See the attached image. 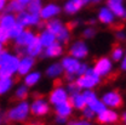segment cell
<instances>
[{
  "mask_svg": "<svg viewBox=\"0 0 126 125\" xmlns=\"http://www.w3.org/2000/svg\"><path fill=\"white\" fill-rule=\"evenodd\" d=\"M44 23H45L44 27L47 28L48 31L52 32L56 35L58 43H61L63 45L70 43V40H72V29L69 28L68 24H65V22L62 21L60 17L52 18L50 21L44 22Z\"/></svg>",
  "mask_w": 126,
  "mask_h": 125,
  "instance_id": "cell-3",
  "label": "cell"
},
{
  "mask_svg": "<svg viewBox=\"0 0 126 125\" xmlns=\"http://www.w3.org/2000/svg\"><path fill=\"white\" fill-rule=\"evenodd\" d=\"M44 75L50 80H58L62 77H64V72H63L62 64L60 61H52L48 63L44 71Z\"/></svg>",
  "mask_w": 126,
  "mask_h": 125,
  "instance_id": "cell-17",
  "label": "cell"
},
{
  "mask_svg": "<svg viewBox=\"0 0 126 125\" xmlns=\"http://www.w3.org/2000/svg\"><path fill=\"white\" fill-rule=\"evenodd\" d=\"M116 18L126 19V6L124 0H107L106 4Z\"/></svg>",
  "mask_w": 126,
  "mask_h": 125,
  "instance_id": "cell-20",
  "label": "cell"
},
{
  "mask_svg": "<svg viewBox=\"0 0 126 125\" xmlns=\"http://www.w3.org/2000/svg\"><path fill=\"white\" fill-rule=\"evenodd\" d=\"M6 5H7V1L0 0V14H2L4 11H6Z\"/></svg>",
  "mask_w": 126,
  "mask_h": 125,
  "instance_id": "cell-43",
  "label": "cell"
},
{
  "mask_svg": "<svg viewBox=\"0 0 126 125\" xmlns=\"http://www.w3.org/2000/svg\"><path fill=\"white\" fill-rule=\"evenodd\" d=\"M102 81V78L94 72L92 66H89L87 71L82 74L75 78V83L78 84L81 91L84 90H94Z\"/></svg>",
  "mask_w": 126,
  "mask_h": 125,
  "instance_id": "cell-4",
  "label": "cell"
},
{
  "mask_svg": "<svg viewBox=\"0 0 126 125\" xmlns=\"http://www.w3.org/2000/svg\"><path fill=\"white\" fill-rule=\"evenodd\" d=\"M92 0H65L62 5V12L67 16H75L87 5L91 4Z\"/></svg>",
  "mask_w": 126,
  "mask_h": 125,
  "instance_id": "cell-13",
  "label": "cell"
},
{
  "mask_svg": "<svg viewBox=\"0 0 126 125\" xmlns=\"http://www.w3.org/2000/svg\"><path fill=\"white\" fill-rule=\"evenodd\" d=\"M96 122L101 125H113L115 123H118V120L120 119L119 113L115 109L111 108H106L103 109L101 113L96 114Z\"/></svg>",
  "mask_w": 126,
  "mask_h": 125,
  "instance_id": "cell-15",
  "label": "cell"
},
{
  "mask_svg": "<svg viewBox=\"0 0 126 125\" xmlns=\"http://www.w3.org/2000/svg\"><path fill=\"white\" fill-rule=\"evenodd\" d=\"M36 36H38V34L35 33L33 28H24V31L14 40V44H15L16 49L22 52V50L24 47H27L31 43H33L36 39Z\"/></svg>",
  "mask_w": 126,
  "mask_h": 125,
  "instance_id": "cell-14",
  "label": "cell"
},
{
  "mask_svg": "<svg viewBox=\"0 0 126 125\" xmlns=\"http://www.w3.org/2000/svg\"><path fill=\"white\" fill-rule=\"evenodd\" d=\"M17 17V22L23 26L24 28H36L41 26V18L39 14H33L29 12L28 10H23L22 12H19L18 15H16Z\"/></svg>",
  "mask_w": 126,
  "mask_h": 125,
  "instance_id": "cell-10",
  "label": "cell"
},
{
  "mask_svg": "<svg viewBox=\"0 0 126 125\" xmlns=\"http://www.w3.org/2000/svg\"><path fill=\"white\" fill-rule=\"evenodd\" d=\"M23 31H24V27H23V26H21V24L17 22L15 26H14V27H12V28L9 31V36H10V40H12V41H14V40H15L16 38H17V36H18V35H19V34H21Z\"/></svg>",
  "mask_w": 126,
  "mask_h": 125,
  "instance_id": "cell-34",
  "label": "cell"
},
{
  "mask_svg": "<svg viewBox=\"0 0 126 125\" xmlns=\"http://www.w3.org/2000/svg\"><path fill=\"white\" fill-rule=\"evenodd\" d=\"M31 94V89L27 88L24 84H19L14 88V97L17 101H22V100H28Z\"/></svg>",
  "mask_w": 126,
  "mask_h": 125,
  "instance_id": "cell-28",
  "label": "cell"
},
{
  "mask_svg": "<svg viewBox=\"0 0 126 125\" xmlns=\"http://www.w3.org/2000/svg\"><path fill=\"white\" fill-rule=\"evenodd\" d=\"M29 103H31L32 115L35 118H45L52 110V106L50 105L47 97H44V96L34 97Z\"/></svg>",
  "mask_w": 126,
  "mask_h": 125,
  "instance_id": "cell-6",
  "label": "cell"
},
{
  "mask_svg": "<svg viewBox=\"0 0 126 125\" xmlns=\"http://www.w3.org/2000/svg\"><path fill=\"white\" fill-rule=\"evenodd\" d=\"M96 19H97V22H99L103 26H113L116 21V17L114 16V14L110 11L107 5H103L98 9Z\"/></svg>",
  "mask_w": 126,
  "mask_h": 125,
  "instance_id": "cell-19",
  "label": "cell"
},
{
  "mask_svg": "<svg viewBox=\"0 0 126 125\" xmlns=\"http://www.w3.org/2000/svg\"><path fill=\"white\" fill-rule=\"evenodd\" d=\"M15 88V78H0V97L10 94Z\"/></svg>",
  "mask_w": 126,
  "mask_h": 125,
  "instance_id": "cell-27",
  "label": "cell"
},
{
  "mask_svg": "<svg viewBox=\"0 0 126 125\" xmlns=\"http://www.w3.org/2000/svg\"><path fill=\"white\" fill-rule=\"evenodd\" d=\"M19 55L15 52H9L4 62L0 64V78H15L18 71Z\"/></svg>",
  "mask_w": 126,
  "mask_h": 125,
  "instance_id": "cell-5",
  "label": "cell"
},
{
  "mask_svg": "<svg viewBox=\"0 0 126 125\" xmlns=\"http://www.w3.org/2000/svg\"><path fill=\"white\" fill-rule=\"evenodd\" d=\"M99 98L107 108L116 109V108L121 107V105H123V96L116 90H108V91L103 92Z\"/></svg>",
  "mask_w": 126,
  "mask_h": 125,
  "instance_id": "cell-12",
  "label": "cell"
},
{
  "mask_svg": "<svg viewBox=\"0 0 126 125\" xmlns=\"http://www.w3.org/2000/svg\"><path fill=\"white\" fill-rule=\"evenodd\" d=\"M41 80H43V73L38 69H33L28 74L22 77V84H24L29 89H33L36 85H39Z\"/></svg>",
  "mask_w": 126,
  "mask_h": 125,
  "instance_id": "cell-21",
  "label": "cell"
},
{
  "mask_svg": "<svg viewBox=\"0 0 126 125\" xmlns=\"http://www.w3.org/2000/svg\"><path fill=\"white\" fill-rule=\"evenodd\" d=\"M65 125H94L91 120H86L82 118H77V119H69Z\"/></svg>",
  "mask_w": 126,
  "mask_h": 125,
  "instance_id": "cell-37",
  "label": "cell"
},
{
  "mask_svg": "<svg viewBox=\"0 0 126 125\" xmlns=\"http://www.w3.org/2000/svg\"><path fill=\"white\" fill-rule=\"evenodd\" d=\"M38 39H39V41L41 43V45L43 47H47L50 46V45H52L53 43H56L57 41V38H56V35L52 33V32H50L47 28H41V31L38 33Z\"/></svg>",
  "mask_w": 126,
  "mask_h": 125,
  "instance_id": "cell-25",
  "label": "cell"
},
{
  "mask_svg": "<svg viewBox=\"0 0 126 125\" xmlns=\"http://www.w3.org/2000/svg\"><path fill=\"white\" fill-rule=\"evenodd\" d=\"M5 1H9V0H5Z\"/></svg>",
  "mask_w": 126,
  "mask_h": 125,
  "instance_id": "cell-51",
  "label": "cell"
},
{
  "mask_svg": "<svg viewBox=\"0 0 126 125\" xmlns=\"http://www.w3.org/2000/svg\"><path fill=\"white\" fill-rule=\"evenodd\" d=\"M0 125H2V117L0 115Z\"/></svg>",
  "mask_w": 126,
  "mask_h": 125,
  "instance_id": "cell-50",
  "label": "cell"
},
{
  "mask_svg": "<svg viewBox=\"0 0 126 125\" xmlns=\"http://www.w3.org/2000/svg\"><path fill=\"white\" fill-rule=\"evenodd\" d=\"M9 52H10V51H9L7 49H5L4 51H1V52H0V64L4 62V60L6 58V56L9 55Z\"/></svg>",
  "mask_w": 126,
  "mask_h": 125,
  "instance_id": "cell-41",
  "label": "cell"
},
{
  "mask_svg": "<svg viewBox=\"0 0 126 125\" xmlns=\"http://www.w3.org/2000/svg\"><path fill=\"white\" fill-rule=\"evenodd\" d=\"M65 89H67V91H68V94L69 96L73 94H77V92H80L81 90H80V88L78 86V84L75 83V80H72V81H67V84H65Z\"/></svg>",
  "mask_w": 126,
  "mask_h": 125,
  "instance_id": "cell-36",
  "label": "cell"
},
{
  "mask_svg": "<svg viewBox=\"0 0 126 125\" xmlns=\"http://www.w3.org/2000/svg\"><path fill=\"white\" fill-rule=\"evenodd\" d=\"M16 1H18L24 9H27V6L29 5V2H31V0H16Z\"/></svg>",
  "mask_w": 126,
  "mask_h": 125,
  "instance_id": "cell-44",
  "label": "cell"
},
{
  "mask_svg": "<svg viewBox=\"0 0 126 125\" xmlns=\"http://www.w3.org/2000/svg\"><path fill=\"white\" fill-rule=\"evenodd\" d=\"M69 102H70L73 109L78 110V112H80L84 107H86V101H85V98H84L81 91H80V92H77V94L70 95V96H69Z\"/></svg>",
  "mask_w": 126,
  "mask_h": 125,
  "instance_id": "cell-26",
  "label": "cell"
},
{
  "mask_svg": "<svg viewBox=\"0 0 126 125\" xmlns=\"http://www.w3.org/2000/svg\"><path fill=\"white\" fill-rule=\"evenodd\" d=\"M80 114H81V118H82V119L91 120V122H92L94 118H96V113H94L91 108H89L87 106H86V107H84L82 109L80 110Z\"/></svg>",
  "mask_w": 126,
  "mask_h": 125,
  "instance_id": "cell-35",
  "label": "cell"
},
{
  "mask_svg": "<svg viewBox=\"0 0 126 125\" xmlns=\"http://www.w3.org/2000/svg\"><path fill=\"white\" fill-rule=\"evenodd\" d=\"M31 115V103L28 100L17 101L5 112V119L10 123H24Z\"/></svg>",
  "mask_w": 126,
  "mask_h": 125,
  "instance_id": "cell-2",
  "label": "cell"
},
{
  "mask_svg": "<svg viewBox=\"0 0 126 125\" xmlns=\"http://www.w3.org/2000/svg\"><path fill=\"white\" fill-rule=\"evenodd\" d=\"M23 10H26V9H24L18 1H16V0H9V1H7L6 11L12 12V14H15V15H18V14L22 12Z\"/></svg>",
  "mask_w": 126,
  "mask_h": 125,
  "instance_id": "cell-30",
  "label": "cell"
},
{
  "mask_svg": "<svg viewBox=\"0 0 126 125\" xmlns=\"http://www.w3.org/2000/svg\"><path fill=\"white\" fill-rule=\"evenodd\" d=\"M119 120H121L123 125H126V110L121 113V115H120V119H119Z\"/></svg>",
  "mask_w": 126,
  "mask_h": 125,
  "instance_id": "cell-45",
  "label": "cell"
},
{
  "mask_svg": "<svg viewBox=\"0 0 126 125\" xmlns=\"http://www.w3.org/2000/svg\"><path fill=\"white\" fill-rule=\"evenodd\" d=\"M115 39L118 40V41H125L126 40V33L123 29H118V31L115 32Z\"/></svg>",
  "mask_w": 126,
  "mask_h": 125,
  "instance_id": "cell-39",
  "label": "cell"
},
{
  "mask_svg": "<svg viewBox=\"0 0 126 125\" xmlns=\"http://www.w3.org/2000/svg\"><path fill=\"white\" fill-rule=\"evenodd\" d=\"M60 62L62 64L64 78L67 79V81L75 80L77 77L82 75L89 68V64L86 62L80 61V60L70 56V55H63Z\"/></svg>",
  "mask_w": 126,
  "mask_h": 125,
  "instance_id": "cell-1",
  "label": "cell"
},
{
  "mask_svg": "<svg viewBox=\"0 0 126 125\" xmlns=\"http://www.w3.org/2000/svg\"><path fill=\"white\" fill-rule=\"evenodd\" d=\"M35 63H36L35 58H33V57H31V56H27V55H22V56H19L17 75L22 78V77H24L26 74H28L31 71L34 69Z\"/></svg>",
  "mask_w": 126,
  "mask_h": 125,
  "instance_id": "cell-18",
  "label": "cell"
},
{
  "mask_svg": "<svg viewBox=\"0 0 126 125\" xmlns=\"http://www.w3.org/2000/svg\"><path fill=\"white\" fill-rule=\"evenodd\" d=\"M68 120L69 119H67V118H62V117H55V124L56 125H65L68 123Z\"/></svg>",
  "mask_w": 126,
  "mask_h": 125,
  "instance_id": "cell-40",
  "label": "cell"
},
{
  "mask_svg": "<svg viewBox=\"0 0 126 125\" xmlns=\"http://www.w3.org/2000/svg\"><path fill=\"white\" fill-rule=\"evenodd\" d=\"M32 125H43V124H41L40 122H38V120H36V122H34V123H32Z\"/></svg>",
  "mask_w": 126,
  "mask_h": 125,
  "instance_id": "cell-49",
  "label": "cell"
},
{
  "mask_svg": "<svg viewBox=\"0 0 126 125\" xmlns=\"http://www.w3.org/2000/svg\"><path fill=\"white\" fill-rule=\"evenodd\" d=\"M79 22H80V21H77V19H75V21H73V22L70 23V26H69V28H74V27H77V26H78V24H79Z\"/></svg>",
  "mask_w": 126,
  "mask_h": 125,
  "instance_id": "cell-46",
  "label": "cell"
},
{
  "mask_svg": "<svg viewBox=\"0 0 126 125\" xmlns=\"http://www.w3.org/2000/svg\"><path fill=\"white\" fill-rule=\"evenodd\" d=\"M10 41V36H9V32L5 31L4 28L0 27V43L2 44H7Z\"/></svg>",
  "mask_w": 126,
  "mask_h": 125,
  "instance_id": "cell-38",
  "label": "cell"
},
{
  "mask_svg": "<svg viewBox=\"0 0 126 125\" xmlns=\"http://www.w3.org/2000/svg\"><path fill=\"white\" fill-rule=\"evenodd\" d=\"M89 108H91V109L94 110L96 114H98V113H101L103 109H106L107 107L104 106V103L101 101V98L98 97V98H96V100H94L92 102H90L89 105H86Z\"/></svg>",
  "mask_w": 126,
  "mask_h": 125,
  "instance_id": "cell-31",
  "label": "cell"
},
{
  "mask_svg": "<svg viewBox=\"0 0 126 125\" xmlns=\"http://www.w3.org/2000/svg\"><path fill=\"white\" fill-rule=\"evenodd\" d=\"M68 55L78 58L80 61H84L90 55V47L86 40L84 39H77L69 43L68 45Z\"/></svg>",
  "mask_w": 126,
  "mask_h": 125,
  "instance_id": "cell-7",
  "label": "cell"
},
{
  "mask_svg": "<svg viewBox=\"0 0 126 125\" xmlns=\"http://www.w3.org/2000/svg\"><path fill=\"white\" fill-rule=\"evenodd\" d=\"M4 50H5V44L0 43V52H1V51H4Z\"/></svg>",
  "mask_w": 126,
  "mask_h": 125,
  "instance_id": "cell-48",
  "label": "cell"
},
{
  "mask_svg": "<svg viewBox=\"0 0 126 125\" xmlns=\"http://www.w3.org/2000/svg\"><path fill=\"white\" fill-rule=\"evenodd\" d=\"M52 109H53L55 115L62 117V118H67V119H70L72 115H73V113H74V109H73L69 100L65 101V102L60 103V105H57V106H53Z\"/></svg>",
  "mask_w": 126,
  "mask_h": 125,
  "instance_id": "cell-23",
  "label": "cell"
},
{
  "mask_svg": "<svg viewBox=\"0 0 126 125\" xmlns=\"http://www.w3.org/2000/svg\"><path fill=\"white\" fill-rule=\"evenodd\" d=\"M102 2V0H92L91 1V4H94V5H98V4H101Z\"/></svg>",
  "mask_w": 126,
  "mask_h": 125,
  "instance_id": "cell-47",
  "label": "cell"
},
{
  "mask_svg": "<svg viewBox=\"0 0 126 125\" xmlns=\"http://www.w3.org/2000/svg\"><path fill=\"white\" fill-rule=\"evenodd\" d=\"M92 68L102 79L107 78L114 71V62L110 60V57H108V56H102V57H99V58H97L94 61Z\"/></svg>",
  "mask_w": 126,
  "mask_h": 125,
  "instance_id": "cell-9",
  "label": "cell"
},
{
  "mask_svg": "<svg viewBox=\"0 0 126 125\" xmlns=\"http://www.w3.org/2000/svg\"><path fill=\"white\" fill-rule=\"evenodd\" d=\"M16 23H17V17L15 14L9 11H4L2 14H0V27L4 28L5 31L9 32Z\"/></svg>",
  "mask_w": 126,
  "mask_h": 125,
  "instance_id": "cell-24",
  "label": "cell"
},
{
  "mask_svg": "<svg viewBox=\"0 0 126 125\" xmlns=\"http://www.w3.org/2000/svg\"><path fill=\"white\" fill-rule=\"evenodd\" d=\"M119 63H120V69L126 72V52H125V55H124V57H123V60Z\"/></svg>",
  "mask_w": 126,
  "mask_h": 125,
  "instance_id": "cell-42",
  "label": "cell"
},
{
  "mask_svg": "<svg viewBox=\"0 0 126 125\" xmlns=\"http://www.w3.org/2000/svg\"><path fill=\"white\" fill-rule=\"evenodd\" d=\"M64 45L61 44V43H58V41H56V43H53L52 45H50V46L47 47H44V50H43V57L44 58H46V60H57V58H61L63 55H64Z\"/></svg>",
  "mask_w": 126,
  "mask_h": 125,
  "instance_id": "cell-16",
  "label": "cell"
},
{
  "mask_svg": "<svg viewBox=\"0 0 126 125\" xmlns=\"http://www.w3.org/2000/svg\"><path fill=\"white\" fill-rule=\"evenodd\" d=\"M43 5H44V0H31L26 10H28L29 12H33V14H39Z\"/></svg>",
  "mask_w": 126,
  "mask_h": 125,
  "instance_id": "cell-32",
  "label": "cell"
},
{
  "mask_svg": "<svg viewBox=\"0 0 126 125\" xmlns=\"http://www.w3.org/2000/svg\"><path fill=\"white\" fill-rule=\"evenodd\" d=\"M43 50H44V47H43L41 43L39 41V39H38V36H36V39H35L33 43H31L28 46L24 47V49L22 50V54H23V55H27V56H31V57L36 60L38 57H41Z\"/></svg>",
  "mask_w": 126,
  "mask_h": 125,
  "instance_id": "cell-22",
  "label": "cell"
},
{
  "mask_svg": "<svg viewBox=\"0 0 126 125\" xmlns=\"http://www.w3.org/2000/svg\"><path fill=\"white\" fill-rule=\"evenodd\" d=\"M125 52H126L125 49L121 46V45H115V46L111 49V51H110V56H109L110 60L113 62H120L123 60Z\"/></svg>",
  "mask_w": 126,
  "mask_h": 125,
  "instance_id": "cell-29",
  "label": "cell"
},
{
  "mask_svg": "<svg viewBox=\"0 0 126 125\" xmlns=\"http://www.w3.org/2000/svg\"><path fill=\"white\" fill-rule=\"evenodd\" d=\"M62 14V6L58 4V2H55V1H50L43 5L39 16L41 18L43 22H46L50 21L52 18H57L60 17V15Z\"/></svg>",
  "mask_w": 126,
  "mask_h": 125,
  "instance_id": "cell-11",
  "label": "cell"
},
{
  "mask_svg": "<svg viewBox=\"0 0 126 125\" xmlns=\"http://www.w3.org/2000/svg\"><path fill=\"white\" fill-rule=\"evenodd\" d=\"M47 100H48V102H50V105L52 107L57 106V105H60L62 102L68 101L69 100V94H68V91L65 89V85H63V84L55 85L50 90L48 95H47Z\"/></svg>",
  "mask_w": 126,
  "mask_h": 125,
  "instance_id": "cell-8",
  "label": "cell"
},
{
  "mask_svg": "<svg viewBox=\"0 0 126 125\" xmlns=\"http://www.w3.org/2000/svg\"><path fill=\"white\" fill-rule=\"evenodd\" d=\"M96 34H97V31H96V28H94V26H87V27H85L81 31V35H82V39L84 40H91V39H94V36H96Z\"/></svg>",
  "mask_w": 126,
  "mask_h": 125,
  "instance_id": "cell-33",
  "label": "cell"
}]
</instances>
